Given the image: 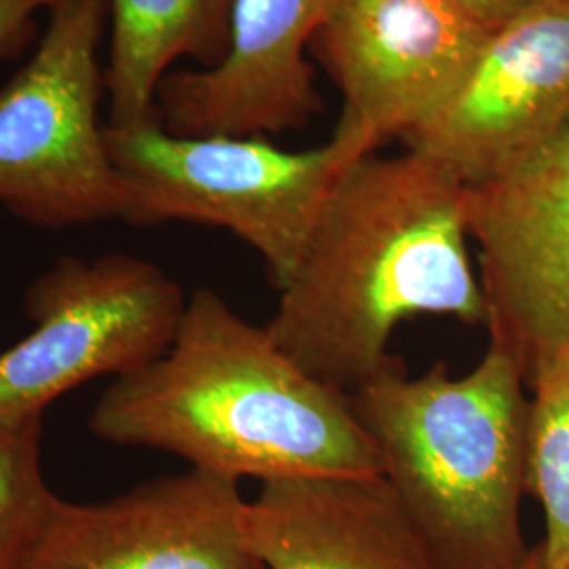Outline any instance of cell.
Instances as JSON below:
<instances>
[{"label":"cell","mask_w":569,"mask_h":569,"mask_svg":"<svg viewBox=\"0 0 569 569\" xmlns=\"http://www.w3.org/2000/svg\"><path fill=\"white\" fill-rule=\"evenodd\" d=\"M468 237L467 183L409 148L373 152L329 192L264 327L308 376L350 395L392 357L409 317L486 326Z\"/></svg>","instance_id":"6da1fadb"},{"label":"cell","mask_w":569,"mask_h":569,"mask_svg":"<svg viewBox=\"0 0 569 569\" xmlns=\"http://www.w3.org/2000/svg\"><path fill=\"white\" fill-rule=\"evenodd\" d=\"M89 428L237 481L380 475L350 397L308 376L266 327L204 287L188 298L163 355L114 378Z\"/></svg>","instance_id":"7a4b0ae2"},{"label":"cell","mask_w":569,"mask_h":569,"mask_svg":"<svg viewBox=\"0 0 569 569\" xmlns=\"http://www.w3.org/2000/svg\"><path fill=\"white\" fill-rule=\"evenodd\" d=\"M526 382L509 352L489 342L462 378L443 361L411 378L390 357L348 395L380 475L437 569H517L528 559L519 521L528 491Z\"/></svg>","instance_id":"3957f363"},{"label":"cell","mask_w":569,"mask_h":569,"mask_svg":"<svg viewBox=\"0 0 569 569\" xmlns=\"http://www.w3.org/2000/svg\"><path fill=\"white\" fill-rule=\"evenodd\" d=\"M106 142L127 188V224L226 228L262 256L277 291L340 176L369 157L338 131L317 148L284 150L256 136H178L159 117L106 124Z\"/></svg>","instance_id":"277c9868"},{"label":"cell","mask_w":569,"mask_h":569,"mask_svg":"<svg viewBox=\"0 0 569 569\" xmlns=\"http://www.w3.org/2000/svg\"><path fill=\"white\" fill-rule=\"evenodd\" d=\"M47 16L32 58L0 87V204L56 230L124 222L127 188L100 119L108 0H60Z\"/></svg>","instance_id":"5b68a950"},{"label":"cell","mask_w":569,"mask_h":569,"mask_svg":"<svg viewBox=\"0 0 569 569\" xmlns=\"http://www.w3.org/2000/svg\"><path fill=\"white\" fill-rule=\"evenodd\" d=\"M186 302L180 284L142 258H60L28 289L32 331L0 352V428L42 418L84 382L159 359Z\"/></svg>","instance_id":"8992f818"},{"label":"cell","mask_w":569,"mask_h":569,"mask_svg":"<svg viewBox=\"0 0 569 569\" xmlns=\"http://www.w3.org/2000/svg\"><path fill=\"white\" fill-rule=\"evenodd\" d=\"M456 0H336L310 47L338 84L336 131L373 154L435 119L489 37Z\"/></svg>","instance_id":"52a82bcc"},{"label":"cell","mask_w":569,"mask_h":569,"mask_svg":"<svg viewBox=\"0 0 569 569\" xmlns=\"http://www.w3.org/2000/svg\"><path fill=\"white\" fill-rule=\"evenodd\" d=\"M489 342L529 382L569 346V117L507 171L468 186Z\"/></svg>","instance_id":"ba28073f"},{"label":"cell","mask_w":569,"mask_h":569,"mask_svg":"<svg viewBox=\"0 0 569 569\" xmlns=\"http://www.w3.org/2000/svg\"><path fill=\"white\" fill-rule=\"evenodd\" d=\"M569 117V0H531L489 32L451 102L403 140L467 186L507 171Z\"/></svg>","instance_id":"9c48e42d"},{"label":"cell","mask_w":569,"mask_h":569,"mask_svg":"<svg viewBox=\"0 0 569 569\" xmlns=\"http://www.w3.org/2000/svg\"><path fill=\"white\" fill-rule=\"evenodd\" d=\"M239 483L188 468L98 505L60 498L23 569H266L244 542Z\"/></svg>","instance_id":"30bf717a"},{"label":"cell","mask_w":569,"mask_h":569,"mask_svg":"<svg viewBox=\"0 0 569 569\" xmlns=\"http://www.w3.org/2000/svg\"><path fill=\"white\" fill-rule=\"evenodd\" d=\"M336 0H234L230 44L213 68L169 74L157 117L178 136L270 138L321 110L306 47Z\"/></svg>","instance_id":"8fae6325"},{"label":"cell","mask_w":569,"mask_h":569,"mask_svg":"<svg viewBox=\"0 0 569 569\" xmlns=\"http://www.w3.org/2000/svg\"><path fill=\"white\" fill-rule=\"evenodd\" d=\"M241 528L266 569H437L382 475L266 481Z\"/></svg>","instance_id":"7c38bea8"},{"label":"cell","mask_w":569,"mask_h":569,"mask_svg":"<svg viewBox=\"0 0 569 569\" xmlns=\"http://www.w3.org/2000/svg\"><path fill=\"white\" fill-rule=\"evenodd\" d=\"M234 0H108V124L157 117V96L171 66L213 68L230 44Z\"/></svg>","instance_id":"4fadbf2b"},{"label":"cell","mask_w":569,"mask_h":569,"mask_svg":"<svg viewBox=\"0 0 569 569\" xmlns=\"http://www.w3.org/2000/svg\"><path fill=\"white\" fill-rule=\"evenodd\" d=\"M528 491L545 510L538 545L549 569H569V346L529 378Z\"/></svg>","instance_id":"5bb4252c"},{"label":"cell","mask_w":569,"mask_h":569,"mask_svg":"<svg viewBox=\"0 0 569 569\" xmlns=\"http://www.w3.org/2000/svg\"><path fill=\"white\" fill-rule=\"evenodd\" d=\"M42 418L0 428V569H23L58 507L41 468Z\"/></svg>","instance_id":"9a60e30c"},{"label":"cell","mask_w":569,"mask_h":569,"mask_svg":"<svg viewBox=\"0 0 569 569\" xmlns=\"http://www.w3.org/2000/svg\"><path fill=\"white\" fill-rule=\"evenodd\" d=\"M60 0H0V61L20 58L34 41L39 16L49 13Z\"/></svg>","instance_id":"2e32d148"},{"label":"cell","mask_w":569,"mask_h":569,"mask_svg":"<svg viewBox=\"0 0 569 569\" xmlns=\"http://www.w3.org/2000/svg\"><path fill=\"white\" fill-rule=\"evenodd\" d=\"M465 7L470 16H475L489 30L498 28L500 23L510 20L517 11H521L531 0H456Z\"/></svg>","instance_id":"e0dca14e"},{"label":"cell","mask_w":569,"mask_h":569,"mask_svg":"<svg viewBox=\"0 0 569 569\" xmlns=\"http://www.w3.org/2000/svg\"><path fill=\"white\" fill-rule=\"evenodd\" d=\"M517 569H549L547 568V563H545V559H542V552H540V547H533V549L529 550L528 559L519 566Z\"/></svg>","instance_id":"ac0fdd59"}]
</instances>
